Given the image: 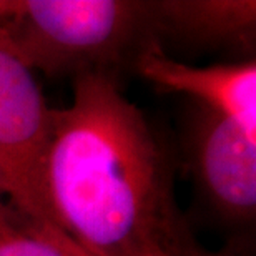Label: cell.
<instances>
[{
  "mask_svg": "<svg viewBox=\"0 0 256 256\" xmlns=\"http://www.w3.org/2000/svg\"><path fill=\"white\" fill-rule=\"evenodd\" d=\"M7 34L32 72L72 80L118 78L153 37L142 0H20Z\"/></svg>",
  "mask_w": 256,
  "mask_h": 256,
  "instance_id": "2",
  "label": "cell"
},
{
  "mask_svg": "<svg viewBox=\"0 0 256 256\" xmlns=\"http://www.w3.org/2000/svg\"><path fill=\"white\" fill-rule=\"evenodd\" d=\"M133 68L150 84L190 96L198 106L228 116L256 135V62L194 66L170 57L155 37L148 38Z\"/></svg>",
  "mask_w": 256,
  "mask_h": 256,
  "instance_id": "5",
  "label": "cell"
},
{
  "mask_svg": "<svg viewBox=\"0 0 256 256\" xmlns=\"http://www.w3.org/2000/svg\"><path fill=\"white\" fill-rule=\"evenodd\" d=\"M20 0H0V27H7L17 15Z\"/></svg>",
  "mask_w": 256,
  "mask_h": 256,
  "instance_id": "9",
  "label": "cell"
},
{
  "mask_svg": "<svg viewBox=\"0 0 256 256\" xmlns=\"http://www.w3.org/2000/svg\"><path fill=\"white\" fill-rule=\"evenodd\" d=\"M27 226H34V224L25 222L0 192V236H8Z\"/></svg>",
  "mask_w": 256,
  "mask_h": 256,
  "instance_id": "8",
  "label": "cell"
},
{
  "mask_svg": "<svg viewBox=\"0 0 256 256\" xmlns=\"http://www.w3.org/2000/svg\"><path fill=\"white\" fill-rule=\"evenodd\" d=\"M45 198L88 256H238L196 240L176 203L166 143L115 76H78L70 105L54 108Z\"/></svg>",
  "mask_w": 256,
  "mask_h": 256,
  "instance_id": "1",
  "label": "cell"
},
{
  "mask_svg": "<svg viewBox=\"0 0 256 256\" xmlns=\"http://www.w3.org/2000/svg\"><path fill=\"white\" fill-rule=\"evenodd\" d=\"M188 163L200 192L220 216L250 223L256 213V135L196 106L186 128Z\"/></svg>",
  "mask_w": 256,
  "mask_h": 256,
  "instance_id": "4",
  "label": "cell"
},
{
  "mask_svg": "<svg viewBox=\"0 0 256 256\" xmlns=\"http://www.w3.org/2000/svg\"><path fill=\"white\" fill-rule=\"evenodd\" d=\"M0 256H88L54 226H27L0 236Z\"/></svg>",
  "mask_w": 256,
  "mask_h": 256,
  "instance_id": "7",
  "label": "cell"
},
{
  "mask_svg": "<svg viewBox=\"0 0 256 256\" xmlns=\"http://www.w3.org/2000/svg\"><path fill=\"white\" fill-rule=\"evenodd\" d=\"M148 25L158 42L250 54L256 38L254 0H152Z\"/></svg>",
  "mask_w": 256,
  "mask_h": 256,
  "instance_id": "6",
  "label": "cell"
},
{
  "mask_svg": "<svg viewBox=\"0 0 256 256\" xmlns=\"http://www.w3.org/2000/svg\"><path fill=\"white\" fill-rule=\"evenodd\" d=\"M54 108L0 27V192L25 222L55 224L45 198V160ZM60 230V228H58Z\"/></svg>",
  "mask_w": 256,
  "mask_h": 256,
  "instance_id": "3",
  "label": "cell"
}]
</instances>
